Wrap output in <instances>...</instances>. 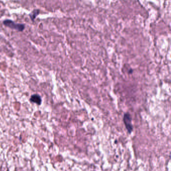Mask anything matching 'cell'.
<instances>
[{"instance_id":"6da1fadb","label":"cell","mask_w":171,"mask_h":171,"mask_svg":"<svg viewBox=\"0 0 171 171\" xmlns=\"http://www.w3.org/2000/svg\"><path fill=\"white\" fill-rule=\"evenodd\" d=\"M4 25L5 26L11 28L12 29L17 30L18 31H23L25 29V25L20 23H15L11 20H5L4 21Z\"/></svg>"},{"instance_id":"7a4b0ae2","label":"cell","mask_w":171,"mask_h":171,"mask_svg":"<svg viewBox=\"0 0 171 171\" xmlns=\"http://www.w3.org/2000/svg\"><path fill=\"white\" fill-rule=\"evenodd\" d=\"M123 121L128 133H132L133 130V126L132 125V116L128 112L124 114Z\"/></svg>"},{"instance_id":"3957f363","label":"cell","mask_w":171,"mask_h":171,"mask_svg":"<svg viewBox=\"0 0 171 171\" xmlns=\"http://www.w3.org/2000/svg\"><path fill=\"white\" fill-rule=\"evenodd\" d=\"M30 100L31 102L37 104L38 105H40L42 102L41 96L37 94H35L32 95L30 98Z\"/></svg>"},{"instance_id":"277c9868","label":"cell","mask_w":171,"mask_h":171,"mask_svg":"<svg viewBox=\"0 0 171 171\" xmlns=\"http://www.w3.org/2000/svg\"><path fill=\"white\" fill-rule=\"evenodd\" d=\"M39 13L40 10L39 9H35L31 13L29 14V16L32 21H34L35 19L36 18L37 16L39 14Z\"/></svg>"},{"instance_id":"5b68a950","label":"cell","mask_w":171,"mask_h":171,"mask_svg":"<svg viewBox=\"0 0 171 171\" xmlns=\"http://www.w3.org/2000/svg\"><path fill=\"white\" fill-rule=\"evenodd\" d=\"M133 72V70L132 68H130V69L129 70V71H128V73L129 74H132Z\"/></svg>"}]
</instances>
